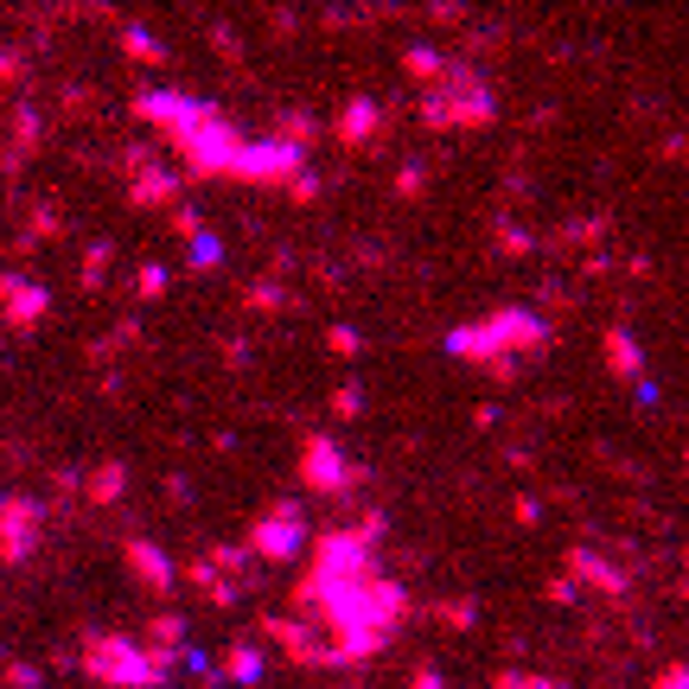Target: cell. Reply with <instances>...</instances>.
I'll return each instance as SVG.
<instances>
[{
    "instance_id": "1",
    "label": "cell",
    "mask_w": 689,
    "mask_h": 689,
    "mask_svg": "<svg viewBox=\"0 0 689 689\" xmlns=\"http://www.w3.org/2000/svg\"><path fill=\"white\" fill-rule=\"evenodd\" d=\"M543 338H549L543 320H530V313H498V320H485V326L453 332V352H467V358H479L485 345H524V352H537Z\"/></svg>"
},
{
    "instance_id": "2",
    "label": "cell",
    "mask_w": 689,
    "mask_h": 689,
    "mask_svg": "<svg viewBox=\"0 0 689 689\" xmlns=\"http://www.w3.org/2000/svg\"><path fill=\"white\" fill-rule=\"evenodd\" d=\"M255 549H262V555H275V562H282V555H294V549H300V510L282 505L268 524H255Z\"/></svg>"
},
{
    "instance_id": "3",
    "label": "cell",
    "mask_w": 689,
    "mask_h": 689,
    "mask_svg": "<svg viewBox=\"0 0 689 689\" xmlns=\"http://www.w3.org/2000/svg\"><path fill=\"white\" fill-rule=\"evenodd\" d=\"M377 122H383V110H377V103H345V115H338V135H345V141H370V135H377Z\"/></svg>"
},
{
    "instance_id": "4",
    "label": "cell",
    "mask_w": 689,
    "mask_h": 689,
    "mask_svg": "<svg viewBox=\"0 0 689 689\" xmlns=\"http://www.w3.org/2000/svg\"><path fill=\"white\" fill-rule=\"evenodd\" d=\"M300 472L326 492V479H338V453H332V440H307V453H300Z\"/></svg>"
},
{
    "instance_id": "5",
    "label": "cell",
    "mask_w": 689,
    "mask_h": 689,
    "mask_svg": "<svg viewBox=\"0 0 689 689\" xmlns=\"http://www.w3.org/2000/svg\"><path fill=\"white\" fill-rule=\"evenodd\" d=\"M223 670H230L237 684H250V677H262V652H255L250 639H243V645H230V657H223Z\"/></svg>"
},
{
    "instance_id": "6",
    "label": "cell",
    "mask_w": 689,
    "mask_h": 689,
    "mask_svg": "<svg viewBox=\"0 0 689 689\" xmlns=\"http://www.w3.org/2000/svg\"><path fill=\"white\" fill-rule=\"evenodd\" d=\"M607 364H619L625 377H639V370H645V364H639V352H632V338H625V332H607Z\"/></svg>"
},
{
    "instance_id": "7",
    "label": "cell",
    "mask_w": 689,
    "mask_h": 689,
    "mask_svg": "<svg viewBox=\"0 0 689 689\" xmlns=\"http://www.w3.org/2000/svg\"><path fill=\"white\" fill-rule=\"evenodd\" d=\"M128 555H135V569H141V575L153 581V587H160V594H166V581H173V569H166V562H160V555H147L141 543L128 549Z\"/></svg>"
},
{
    "instance_id": "8",
    "label": "cell",
    "mask_w": 689,
    "mask_h": 689,
    "mask_svg": "<svg viewBox=\"0 0 689 689\" xmlns=\"http://www.w3.org/2000/svg\"><path fill=\"white\" fill-rule=\"evenodd\" d=\"M122 492V467H110V472H90V498H115Z\"/></svg>"
},
{
    "instance_id": "9",
    "label": "cell",
    "mask_w": 689,
    "mask_h": 689,
    "mask_svg": "<svg viewBox=\"0 0 689 689\" xmlns=\"http://www.w3.org/2000/svg\"><path fill=\"white\" fill-rule=\"evenodd\" d=\"M7 684H13V689H33L38 670H26V664H7Z\"/></svg>"
},
{
    "instance_id": "10",
    "label": "cell",
    "mask_w": 689,
    "mask_h": 689,
    "mask_svg": "<svg viewBox=\"0 0 689 689\" xmlns=\"http://www.w3.org/2000/svg\"><path fill=\"white\" fill-rule=\"evenodd\" d=\"M160 288H166V268H153V262H147V268H141V294H160Z\"/></svg>"
},
{
    "instance_id": "11",
    "label": "cell",
    "mask_w": 689,
    "mask_h": 689,
    "mask_svg": "<svg viewBox=\"0 0 689 689\" xmlns=\"http://www.w3.org/2000/svg\"><path fill=\"white\" fill-rule=\"evenodd\" d=\"M332 409H338V415H358L364 397H358V390H338V402H332Z\"/></svg>"
},
{
    "instance_id": "12",
    "label": "cell",
    "mask_w": 689,
    "mask_h": 689,
    "mask_svg": "<svg viewBox=\"0 0 689 689\" xmlns=\"http://www.w3.org/2000/svg\"><path fill=\"white\" fill-rule=\"evenodd\" d=\"M415 689H440V677L435 670H415Z\"/></svg>"
},
{
    "instance_id": "13",
    "label": "cell",
    "mask_w": 689,
    "mask_h": 689,
    "mask_svg": "<svg viewBox=\"0 0 689 689\" xmlns=\"http://www.w3.org/2000/svg\"><path fill=\"white\" fill-rule=\"evenodd\" d=\"M657 689H684V670H670V677H657Z\"/></svg>"
}]
</instances>
